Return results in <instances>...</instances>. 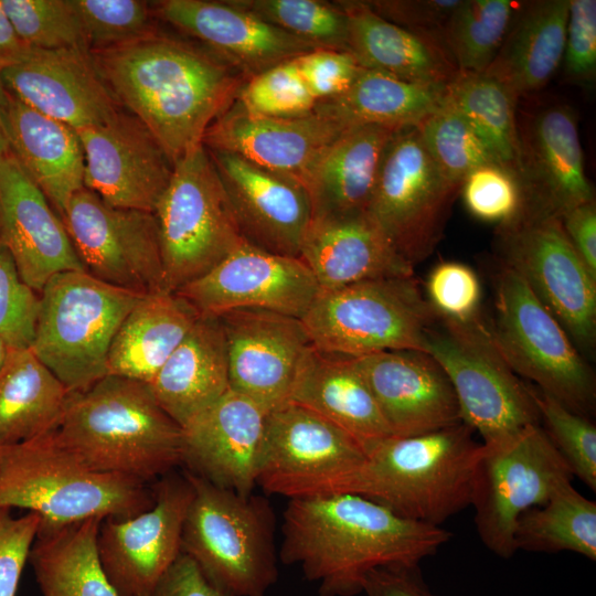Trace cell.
<instances>
[{"label": "cell", "instance_id": "6da1fadb", "mask_svg": "<svg viewBox=\"0 0 596 596\" xmlns=\"http://www.w3.org/2000/svg\"><path fill=\"white\" fill-rule=\"evenodd\" d=\"M91 54L119 105L149 129L172 164L202 145L247 81L202 45L159 31Z\"/></svg>", "mask_w": 596, "mask_h": 596}, {"label": "cell", "instance_id": "7a4b0ae2", "mask_svg": "<svg viewBox=\"0 0 596 596\" xmlns=\"http://www.w3.org/2000/svg\"><path fill=\"white\" fill-rule=\"evenodd\" d=\"M281 534L280 561L298 564L306 579L318 583L319 596L363 593L371 571L418 565L451 539L440 526L355 493L289 499Z\"/></svg>", "mask_w": 596, "mask_h": 596}, {"label": "cell", "instance_id": "3957f363", "mask_svg": "<svg viewBox=\"0 0 596 596\" xmlns=\"http://www.w3.org/2000/svg\"><path fill=\"white\" fill-rule=\"evenodd\" d=\"M53 436L93 470L146 483L182 465V428L147 383L121 376L68 393Z\"/></svg>", "mask_w": 596, "mask_h": 596}, {"label": "cell", "instance_id": "277c9868", "mask_svg": "<svg viewBox=\"0 0 596 596\" xmlns=\"http://www.w3.org/2000/svg\"><path fill=\"white\" fill-rule=\"evenodd\" d=\"M466 424L408 436H391L366 453L337 493H355L395 514L439 526L471 505L481 444Z\"/></svg>", "mask_w": 596, "mask_h": 596}, {"label": "cell", "instance_id": "5b68a950", "mask_svg": "<svg viewBox=\"0 0 596 596\" xmlns=\"http://www.w3.org/2000/svg\"><path fill=\"white\" fill-rule=\"evenodd\" d=\"M153 501L146 482L93 470L62 447L53 432L0 447V508L38 513L42 526L127 519Z\"/></svg>", "mask_w": 596, "mask_h": 596}, {"label": "cell", "instance_id": "8992f818", "mask_svg": "<svg viewBox=\"0 0 596 596\" xmlns=\"http://www.w3.org/2000/svg\"><path fill=\"white\" fill-rule=\"evenodd\" d=\"M188 475L194 492L183 524L182 553L233 596H266L279 574L269 500Z\"/></svg>", "mask_w": 596, "mask_h": 596}, {"label": "cell", "instance_id": "52a82bcc", "mask_svg": "<svg viewBox=\"0 0 596 596\" xmlns=\"http://www.w3.org/2000/svg\"><path fill=\"white\" fill-rule=\"evenodd\" d=\"M39 296L30 350L68 393L88 389L107 375L113 339L143 296L77 270L53 276Z\"/></svg>", "mask_w": 596, "mask_h": 596}, {"label": "cell", "instance_id": "ba28073f", "mask_svg": "<svg viewBox=\"0 0 596 596\" xmlns=\"http://www.w3.org/2000/svg\"><path fill=\"white\" fill-rule=\"evenodd\" d=\"M437 316L412 275L320 290L301 321L316 350L358 358L425 352L426 334Z\"/></svg>", "mask_w": 596, "mask_h": 596}, {"label": "cell", "instance_id": "9c48e42d", "mask_svg": "<svg viewBox=\"0 0 596 596\" xmlns=\"http://www.w3.org/2000/svg\"><path fill=\"white\" fill-rule=\"evenodd\" d=\"M425 352L447 374L461 422L477 432L483 444L541 424L530 385L507 363L480 313L465 321L438 315L427 331Z\"/></svg>", "mask_w": 596, "mask_h": 596}, {"label": "cell", "instance_id": "30bf717a", "mask_svg": "<svg viewBox=\"0 0 596 596\" xmlns=\"http://www.w3.org/2000/svg\"><path fill=\"white\" fill-rule=\"evenodd\" d=\"M153 215L166 291L200 278L245 242L203 143L173 163Z\"/></svg>", "mask_w": 596, "mask_h": 596}, {"label": "cell", "instance_id": "8fae6325", "mask_svg": "<svg viewBox=\"0 0 596 596\" xmlns=\"http://www.w3.org/2000/svg\"><path fill=\"white\" fill-rule=\"evenodd\" d=\"M493 340L518 376L570 411L590 417L595 376L562 324L522 278L501 264L494 280Z\"/></svg>", "mask_w": 596, "mask_h": 596}, {"label": "cell", "instance_id": "7c38bea8", "mask_svg": "<svg viewBox=\"0 0 596 596\" xmlns=\"http://www.w3.org/2000/svg\"><path fill=\"white\" fill-rule=\"evenodd\" d=\"M573 473L541 424L507 438L481 444L471 505L480 540L502 558L518 551L514 531L519 517L544 504Z\"/></svg>", "mask_w": 596, "mask_h": 596}, {"label": "cell", "instance_id": "4fadbf2b", "mask_svg": "<svg viewBox=\"0 0 596 596\" xmlns=\"http://www.w3.org/2000/svg\"><path fill=\"white\" fill-rule=\"evenodd\" d=\"M501 264L526 284L556 318L579 351L596 340V278L571 241L560 217L525 207L497 228Z\"/></svg>", "mask_w": 596, "mask_h": 596}, {"label": "cell", "instance_id": "5bb4252c", "mask_svg": "<svg viewBox=\"0 0 596 596\" xmlns=\"http://www.w3.org/2000/svg\"><path fill=\"white\" fill-rule=\"evenodd\" d=\"M459 192L428 155L417 128L405 127L386 147L366 213L415 268L441 241Z\"/></svg>", "mask_w": 596, "mask_h": 596}, {"label": "cell", "instance_id": "9a60e30c", "mask_svg": "<svg viewBox=\"0 0 596 596\" xmlns=\"http://www.w3.org/2000/svg\"><path fill=\"white\" fill-rule=\"evenodd\" d=\"M365 458L344 430L289 402L266 415L257 486L288 499L337 493Z\"/></svg>", "mask_w": 596, "mask_h": 596}, {"label": "cell", "instance_id": "2e32d148", "mask_svg": "<svg viewBox=\"0 0 596 596\" xmlns=\"http://www.w3.org/2000/svg\"><path fill=\"white\" fill-rule=\"evenodd\" d=\"M62 221L87 274L142 296L164 290L153 213L113 206L84 187Z\"/></svg>", "mask_w": 596, "mask_h": 596}, {"label": "cell", "instance_id": "e0dca14e", "mask_svg": "<svg viewBox=\"0 0 596 596\" xmlns=\"http://www.w3.org/2000/svg\"><path fill=\"white\" fill-rule=\"evenodd\" d=\"M193 492L187 471L169 472L156 487L149 509L127 519L102 520L98 558L118 596H149L179 557Z\"/></svg>", "mask_w": 596, "mask_h": 596}, {"label": "cell", "instance_id": "ac0fdd59", "mask_svg": "<svg viewBox=\"0 0 596 596\" xmlns=\"http://www.w3.org/2000/svg\"><path fill=\"white\" fill-rule=\"evenodd\" d=\"M319 292L315 276L300 258L269 253L246 242L175 291L200 316L260 309L299 319Z\"/></svg>", "mask_w": 596, "mask_h": 596}, {"label": "cell", "instance_id": "d6986e66", "mask_svg": "<svg viewBox=\"0 0 596 596\" xmlns=\"http://www.w3.org/2000/svg\"><path fill=\"white\" fill-rule=\"evenodd\" d=\"M217 318L225 337L230 390L267 413L289 403L312 348L301 319L260 309L233 310Z\"/></svg>", "mask_w": 596, "mask_h": 596}, {"label": "cell", "instance_id": "ffe728a7", "mask_svg": "<svg viewBox=\"0 0 596 596\" xmlns=\"http://www.w3.org/2000/svg\"><path fill=\"white\" fill-rule=\"evenodd\" d=\"M76 131L84 187L113 206L153 213L173 164L149 129L123 108L108 121Z\"/></svg>", "mask_w": 596, "mask_h": 596}, {"label": "cell", "instance_id": "44dd1931", "mask_svg": "<svg viewBox=\"0 0 596 596\" xmlns=\"http://www.w3.org/2000/svg\"><path fill=\"white\" fill-rule=\"evenodd\" d=\"M207 151L243 240L263 251L299 258L312 222L305 185L294 177L262 168L237 155Z\"/></svg>", "mask_w": 596, "mask_h": 596}, {"label": "cell", "instance_id": "7402d4cb", "mask_svg": "<svg viewBox=\"0 0 596 596\" xmlns=\"http://www.w3.org/2000/svg\"><path fill=\"white\" fill-rule=\"evenodd\" d=\"M153 14L238 71L246 79L317 47L230 0H161Z\"/></svg>", "mask_w": 596, "mask_h": 596}, {"label": "cell", "instance_id": "603a6c76", "mask_svg": "<svg viewBox=\"0 0 596 596\" xmlns=\"http://www.w3.org/2000/svg\"><path fill=\"white\" fill-rule=\"evenodd\" d=\"M0 81L28 106L76 130L102 125L123 109L86 49H33Z\"/></svg>", "mask_w": 596, "mask_h": 596}, {"label": "cell", "instance_id": "cb8c5ba5", "mask_svg": "<svg viewBox=\"0 0 596 596\" xmlns=\"http://www.w3.org/2000/svg\"><path fill=\"white\" fill-rule=\"evenodd\" d=\"M0 242L38 294L60 273L85 272L62 219L9 150L0 158Z\"/></svg>", "mask_w": 596, "mask_h": 596}, {"label": "cell", "instance_id": "d4e9b609", "mask_svg": "<svg viewBox=\"0 0 596 596\" xmlns=\"http://www.w3.org/2000/svg\"><path fill=\"white\" fill-rule=\"evenodd\" d=\"M518 127L519 177L526 207L561 217L595 200L585 173L577 118L570 106L540 107Z\"/></svg>", "mask_w": 596, "mask_h": 596}, {"label": "cell", "instance_id": "484cf974", "mask_svg": "<svg viewBox=\"0 0 596 596\" xmlns=\"http://www.w3.org/2000/svg\"><path fill=\"white\" fill-rule=\"evenodd\" d=\"M394 437L435 432L461 423L453 385L426 352L385 351L352 358Z\"/></svg>", "mask_w": 596, "mask_h": 596}, {"label": "cell", "instance_id": "4316f807", "mask_svg": "<svg viewBox=\"0 0 596 596\" xmlns=\"http://www.w3.org/2000/svg\"><path fill=\"white\" fill-rule=\"evenodd\" d=\"M267 412L230 390L182 427L187 471L238 493H253L265 441Z\"/></svg>", "mask_w": 596, "mask_h": 596}, {"label": "cell", "instance_id": "83f0119b", "mask_svg": "<svg viewBox=\"0 0 596 596\" xmlns=\"http://www.w3.org/2000/svg\"><path fill=\"white\" fill-rule=\"evenodd\" d=\"M344 129L317 113L279 118L246 110L236 99L207 128L202 143L298 179Z\"/></svg>", "mask_w": 596, "mask_h": 596}, {"label": "cell", "instance_id": "f1b7e54d", "mask_svg": "<svg viewBox=\"0 0 596 596\" xmlns=\"http://www.w3.org/2000/svg\"><path fill=\"white\" fill-rule=\"evenodd\" d=\"M2 123L9 151L62 219L73 195L84 188L85 158L76 129L4 88Z\"/></svg>", "mask_w": 596, "mask_h": 596}, {"label": "cell", "instance_id": "f546056e", "mask_svg": "<svg viewBox=\"0 0 596 596\" xmlns=\"http://www.w3.org/2000/svg\"><path fill=\"white\" fill-rule=\"evenodd\" d=\"M299 258L315 276L320 290L414 275V267L395 251L368 213L312 219Z\"/></svg>", "mask_w": 596, "mask_h": 596}, {"label": "cell", "instance_id": "4dcf8cb0", "mask_svg": "<svg viewBox=\"0 0 596 596\" xmlns=\"http://www.w3.org/2000/svg\"><path fill=\"white\" fill-rule=\"evenodd\" d=\"M397 130L377 125L350 128L320 153L301 179L312 219L366 213L384 152Z\"/></svg>", "mask_w": 596, "mask_h": 596}, {"label": "cell", "instance_id": "1f68e13d", "mask_svg": "<svg viewBox=\"0 0 596 596\" xmlns=\"http://www.w3.org/2000/svg\"><path fill=\"white\" fill-rule=\"evenodd\" d=\"M349 19V51L364 68L397 78L447 85L458 67L444 40L398 26L374 12L364 0L336 1Z\"/></svg>", "mask_w": 596, "mask_h": 596}, {"label": "cell", "instance_id": "d6a6232c", "mask_svg": "<svg viewBox=\"0 0 596 596\" xmlns=\"http://www.w3.org/2000/svg\"><path fill=\"white\" fill-rule=\"evenodd\" d=\"M290 402L344 430L365 453L392 436L352 358L320 352L312 347L304 359Z\"/></svg>", "mask_w": 596, "mask_h": 596}, {"label": "cell", "instance_id": "836d02e7", "mask_svg": "<svg viewBox=\"0 0 596 596\" xmlns=\"http://www.w3.org/2000/svg\"><path fill=\"white\" fill-rule=\"evenodd\" d=\"M148 385L181 428L227 393V353L220 319L200 316Z\"/></svg>", "mask_w": 596, "mask_h": 596}, {"label": "cell", "instance_id": "e575fe53", "mask_svg": "<svg viewBox=\"0 0 596 596\" xmlns=\"http://www.w3.org/2000/svg\"><path fill=\"white\" fill-rule=\"evenodd\" d=\"M570 0L520 2L503 43L483 72L519 98L543 88L562 64Z\"/></svg>", "mask_w": 596, "mask_h": 596}, {"label": "cell", "instance_id": "d590c367", "mask_svg": "<svg viewBox=\"0 0 596 596\" xmlns=\"http://www.w3.org/2000/svg\"><path fill=\"white\" fill-rule=\"evenodd\" d=\"M199 317L175 292L162 290L141 297L113 339L107 375L149 384Z\"/></svg>", "mask_w": 596, "mask_h": 596}, {"label": "cell", "instance_id": "8d00e7d4", "mask_svg": "<svg viewBox=\"0 0 596 596\" xmlns=\"http://www.w3.org/2000/svg\"><path fill=\"white\" fill-rule=\"evenodd\" d=\"M446 86L408 82L362 67L344 94L318 102L313 111L344 130L366 125L416 127L445 104Z\"/></svg>", "mask_w": 596, "mask_h": 596}, {"label": "cell", "instance_id": "74e56055", "mask_svg": "<svg viewBox=\"0 0 596 596\" xmlns=\"http://www.w3.org/2000/svg\"><path fill=\"white\" fill-rule=\"evenodd\" d=\"M103 519L92 518L62 526L40 525L30 551L42 596H118L97 553Z\"/></svg>", "mask_w": 596, "mask_h": 596}, {"label": "cell", "instance_id": "f35d334b", "mask_svg": "<svg viewBox=\"0 0 596 596\" xmlns=\"http://www.w3.org/2000/svg\"><path fill=\"white\" fill-rule=\"evenodd\" d=\"M68 392L30 348L13 349L0 372V445L52 433Z\"/></svg>", "mask_w": 596, "mask_h": 596}, {"label": "cell", "instance_id": "ab89813d", "mask_svg": "<svg viewBox=\"0 0 596 596\" xmlns=\"http://www.w3.org/2000/svg\"><path fill=\"white\" fill-rule=\"evenodd\" d=\"M519 97L485 74L458 71L446 86V102L477 132L496 160L519 174Z\"/></svg>", "mask_w": 596, "mask_h": 596}, {"label": "cell", "instance_id": "60d3db41", "mask_svg": "<svg viewBox=\"0 0 596 596\" xmlns=\"http://www.w3.org/2000/svg\"><path fill=\"white\" fill-rule=\"evenodd\" d=\"M517 550L570 551L596 560V502L581 494L571 482L561 486L549 500L524 511L518 519Z\"/></svg>", "mask_w": 596, "mask_h": 596}, {"label": "cell", "instance_id": "b9f144b4", "mask_svg": "<svg viewBox=\"0 0 596 596\" xmlns=\"http://www.w3.org/2000/svg\"><path fill=\"white\" fill-rule=\"evenodd\" d=\"M519 4L511 0H461L443 30L459 71L483 73L489 67Z\"/></svg>", "mask_w": 596, "mask_h": 596}, {"label": "cell", "instance_id": "7bdbcfd3", "mask_svg": "<svg viewBox=\"0 0 596 596\" xmlns=\"http://www.w3.org/2000/svg\"><path fill=\"white\" fill-rule=\"evenodd\" d=\"M230 1L317 47L349 51V19L345 11L336 1Z\"/></svg>", "mask_w": 596, "mask_h": 596}, {"label": "cell", "instance_id": "ee69618b", "mask_svg": "<svg viewBox=\"0 0 596 596\" xmlns=\"http://www.w3.org/2000/svg\"><path fill=\"white\" fill-rule=\"evenodd\" d=\"M416 128L437 168L456 184L461 185L464 178L477 167L498 162L482 139L446 99Z\"/></svg>", "mask_w": 596, "mask_h": 596}, {"label": "cell", "instance_id": "f6af8a7d", "mask_svg": "<svg viewBox=\"0 0 596 596\" xmlns=\"http://www.w3.org/2000/svg\"><path fill=\"white\" fill-rule=\"evenodd\" d=\"M72 3L89 52L123 45L158 31L151 2L72 0Z\"/></svg>", "mask_w": 596, "mask_h": 596}, {"label": "cell", "instance_id": "bcb514c9", "mask_svg": "<svg viewBox=\"0 0 596 596\" xmlns=\"http://www.w3.org/2000/svg\"><path fill=\"white\" fill-rule=\"evenodd\" d=\"M543 430L568 465L573 476L596 491V426L555 398L530 386Z\"/></svg>", "mask_w": 596, "mask_h": 596}, {"label": "cell", "instance_id": "7dc6e473", "mask_svg": "<svg viewBox=\"0 0 596 596\" xmlns=\"http://www.w3.org/2000/svg\"><path fill=\"white\" fill-rule=\"evenodd\" d=\"M0 1L19 36L30 47L88 50L72 0Z\"/></svg>", "mask_w": 596, "mask_h": 596}, {"label": "cell", "instance_id": "c3c4849f", "mask_svg": "<svg viewBox=\"0 0 596 596\" xmlns=\"http://www.w3.org/2000/svg\"><path fill=\"white\" fill-rule=\"evenodd\" d=\"M459 194L472 216L498 226L514 221L526 207L518 172L499 162L471 170L464 178Z\"/></svg>", "mask_w": 596, "mask_h": 596}, {"label": "cell", "instance_id": "681fc988", "mask_svg": "<svg viewBox=\"0 0 596 596\" xmlns=\"http://www.w3.org/2000/svg\"><path fill=\"white\" fill-rule=\"evenodd\" d=\"M237 100L249 113L279 118L307 116L317 104L300 76L296 58L247 79Z\"/></svg>", "mask_w": 596, "mask_h": 596}, {"label": "cell", "instance_id": "f907efd6", "mask_svg": "<svg viewBox=\"0 0 596 596\" xmlns=\"http://www.w3.org/2000/svg\"><path fill=\"white\" fill-rule=\"evenodd\" d=\"M40 296L20 277L14 260L0 242V338L14 349L30 348Z\"/></svg>", "mask_w": 596, "mask_h": 596}, {"label": "cell", "instance_id": "816d5d0a", "mask_svg": "<svg viewBox=\"0 0 596 596\" xmlns=\"http://www.w3.org/2000/svg\"><path fill=\"white\" fill-rule=\"evenodd\" d=\"M427 300L443 317L465 321L480 313L481 287L476 273L459 262L436 265L426 281Z\"/></svg>", "mask_w": 596, "mask_h": 596}, {"label": "cell", "instance_id": "f5cc1de1", "mask_svg": "<svg viewBox=\"0 0 596 596\" xmlns=\"http://www.w3.org/2000/svg\"><path fill=\"white\" fill-rule=\"evenodd\" d=\"M574 84L592 85L596 76V1L570 0L562 64Z\"/></svg>", "mask_w": 596, "mask_h": 596}, {"label": "cell", "instance_id": "db71d44e", "mask_svg": "<svg viewBox=\"0 0 596 596\" xmlns=\"http://www.w3.org/2000/svg\"><path fill=\"white\" fill-rule=\"evenodd\" d=\"M296 63L317 103L344 94L362 70L351 52L332 49H315L296 57Z\"/></svg>", "mask_w": 596, "mask_h": 596}, {"label": "cell", "instance_id": "11a10c76", "mask_svg": "<svg viewBox=\"0 0 596 596\" xmlns=\"http://www.w3.org/2000/svg\"><path fill=\"white\" fill-rule=\"evenodd\" d=\"M40 525L38 513L15 518L11 509L0 508V596H15Z\"/></svg>", "mask_w": 596, "mask_h": 596}, {"label": "cell", "instance_id": "9f6ffc18", "mask_svg": "<svg viewBox=\"0 0 596 596\" xmlns=\"http://www.w3.org/2000/svg\"><path fill=\"white\" fill-rule=\"evenodd\" d=\"M365 1V0H364ZM461 0H370L380 17L406 30L439 36Z\"/></svg>", "mask_w": 596, "mask_h": 596}, {"label": "cell", "instance_id": "6f0895ef", "mask_svg": "<svg viewBox=\"0 0 596 596\" xmlns=\"http://www.w3.org/2000/svg\"><path fill=\"white\" fill-rule=\"evenodd\" d=\"M149 596L233 595L215 584L190 556L181 552Z\"/></svg>", "mask_w": 596, "mask_h": 596}, {"label": "cell", "instance_id": "680465c9", "mask_svg": "<svg viewBox=\"0 0 596 596\" xmlns=\"http://www.w3.org/2000/svg\"><path fill=\"white\" fill-rule=\"evenodd\" d=\"M363 593L366 596H436L418 565L375 568L365 577Z\"/></svg>", "mask_w": 596, "mask_h": 596}, {"label": "cell", "instance_id": "91938a15", "mask_svg": "<svg viewBox=\"0 0 596 596\" xmlns=\"http://www.w3.org/2000/svg\"><path fill=\"white\" fill-rule=\"evenodd\" d=\"M562 226L575 251L596 278V204L582 203L561 217Z\"/></svg>", "mask_w": 596, "mask_h": 596}, {"label": "cell", "instance_id": "94428289", "mask_svg": "<svg viewBox=\"0 0 596 596\" xmlns=\"http://www.w3.org/2000/svg\"><path fill=\"white\" fill-rule=\"evenodd\" d=\"M32 50L19 36L0 1V75L7 68L23 62Z\"/></svg>", "mask_w": 596, "mask_h": 596}, {"label": "cell", "instance_id": "6125c7cd", "mask_svg": "<svg viewBox=\"0 0 596 596\" xmlns=\"http://www.w3.org/2000/svg\"><path fill=\"white\" fill-rule=\"evenodd\" d=\"M2 102H3V86L0 81V158L8 152V142L4 135L2 123Z\"/></svg>", "mask_w": 596, "mask_h": 596}, {"label": "cell", "instance_id": "be15d7a7", "mask_svg": "<svg viewBox=\"0 0 596 596\" xmlns=\"http://www.w3.org/2000/svg\"><path fill=\"white\" fill-rule=\"evenodd\" d=\"M14 348L8 344L3 339L0 338V372L6 365L11 352Z\"/></svg>", "mask_w": 596, "mask_h": 596}, {"label": "cell", "instance_id": "e7e4bbea", "mask_svg": "<svg viewBox=\"0 0 596 596\" xmlns=\"http://www.w3.org/2000/svg\"><path fill=\"white\" fill-rule=\"evenodd\" d=\"M0 447H1V445H0Z\"/></svg>", "mask_w": 596, "mask_h": 596}]
</instances>
